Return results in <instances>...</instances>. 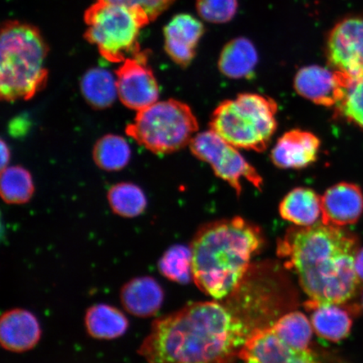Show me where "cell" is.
<instances>
[{
  "mask_svg": "<svg viewBox=\"0 0 363 363\" xmlns=\"http://www.w3.org/2000/svg\"><path fill=\"white\" fill-rule=\"evenodd\" d=\"M108 201L113 212L124 218H135L142 215L147 204L143 190L131 183L113 185L108 190Z\"/></svg>",
  "mask_w": 363,
  "mask_h": 363,
  "instance_id": "25",
  "label": "cell"
},
{
  "mask_svg": "<svg viewBox=\"0 0 363 363\" xmlns=\"http://www.w3.org/2000/svg\"><path fill=\"white\" fill-rule=\"evenodd\" d=\"M81 92L91 106L111 107L118 97L116 79L104 68H91L82 78Z\"/></svg>",
  "mask_w": 363,
  "mask_h": 363,
  "instance_id": "23",
  "label": "cell"
},
{
  "mask_svg": "<svg viewBox=\"0 0 363 363\" xmlns=\"http://www.w3.org/2000/svg\"><path fill=\"white\" fill-rule=\"evenodd\" d=\"M326 53L335 71L363 74V18H348L338 23L329 35Z\"/></svg>",
  "mask_w": 363,
  "mask_h": 363,
  "instance_id": "11",
  "label": "cell"
},
{
  "mask_svg": "<svg viewBox=\"0 0 363 363\" xmlns=\"http://www.w3.org/2000/svg\"><path fill=\"white\" fill-rule=\"evenodd\" d=\"M42 338L38 318L24 308L4 312L0 320V342L4 350L23 353L36 347Z\"/></svg>",
  "mask_w": 363,
  "mask_h": 363,
  "instance_id": "14",
  "label": "cell"
},
{
  "mask_svg": "<svg viewBox=\"0 0 363 363\" xmlns=\"http://www.w3.org/2000/svg\"><path fill=\"white\" fill-rule=\"evenodd\" d=\"M258 62L257 49L247 38L231 40L222 50L218 67L222 74L233 79H250Z\"/></svg>",
  "mask_w": 363,
  "mask_h": 363,
  "instance_id": "18",
  "label": "cell"
},
{
  "mask_svg": "<svg viewBox=\"0 0 363 363\" xmlns=\"http://www.w3.org/2000/svg\"><path fill=\"white\" fill-rule=\"evenodd\" d=\"M48 47L35 26L4 23L0 38V96L2 101H28L47 85Z\"/></svg>",
  "mask_w": 363,
  "mask_h": 363,
  "instance_id": "4",
  "label": "cell"
},
{
  "mask_svg": "<svg viewBox=\"0 0 363 363\" xmlns=\"http://www.w3.org/2000/svg\"><path fill=\"white\" fill-rule=\"evenodd\" d=\"M198 130L191 108L176 99H167L138 111L125 133L150 152L169 154L187 147Z\"/></svg>",
  "mask_w": 363,
  "mask_h": 363,
  "instance_id": "7",
  "label": "cell"
},
{
  "mask_svg": "<svg viewBox=\"0 0 363 363\" xmlns=\"http://www.w3.org/2000/svg\"><path fill=\"white\" fill-rule=\"evenodd\" d=\"M362 308H363V296H362Z\"/></svg>",
  "mask_w": 363,
  "mask_h": 363,
  "instance_id": "33",
  "label": "cell"
},
{
  "mask_svg": "<svg viewBox=\"0 0 363 363\" xmlns=\"http://www.w3.org/2000/svg\"><path fill=\"white\" fill-rule=\"evenodd\" d=\"M84 325L91 337L111 340L120 338L126 333L129 320L119 308L97 303L86 311Z\"/></svg>",
  "mask_w": 363,
  "mask_h": 363,
  "instance_id": "19",
  "label": "cell"
},
{
  "mask_svg": "<svg viewBox=\"0 0 363 363\" xmlns=\"http://www.w3.org/2000/svg\"><path fill=\"white\" fill-rule=\"evenodd\" d=\"M357 246L355 235L324 223L291 227L279 240L278 255L310 298L307 310L343 305L355 296L361 281L355 269Z\"/></svg>",
  "mask_w": 363,
  "mask_h": 363,
  "instance_id": "2",
  "label": "cell"
},
{
  "mask_svg": "<svg viewBox=\"0 0 363 363\" xmlns=\"http://www.w3.org/2000/svg\"><path fill=\"white\" fill-rule=\"evenodd\" d=\"M262 245L259 227L242 217L202 225L190 245L195 284L216 299L228 296L242 282Z\"/></svg>",
  "mask_w": 363,
  "mask_h": 363,
  "instance_id": "3",
  "label": "cell"
},
{
  "mask_svg": "<svg viewBox=\"0 0 363 363\" xmlns=\"http://www.w3.org/2000/svg\"><path fill=\"white\" fill-rule=\"evenodd\" d=\"M239 358L244 363H321L310 349L294 347L286 342L272 326L254 330Z\"/></svg>",
  "mask_w": 363,
  "mask_h": 363,
  "instance_id": "10",
  "label": "cell"
},
{
  "mask_svg": "<svg viewBox=\"0 0 363 363\" xmlns=\"http://www.w3.org/2000/svg\"><path fill=\"white\" fill-rule=\"evenodd\" d=\"M120 296L125 310L139 318L155 316L164 301L162 286L151 276L130 280L121 288Z\"/></svg>",
  "mask_w": 363,
  "mask_h": 363,
  "instance_id": "17",
  "label": "cell"
},
{
  "mask_svg": "<svg viewBox=\"0 0 363 363\" xmlns=\"http://www.w3.org/2000/svg\"><path fill=\"white\" fill-rule=\"evenodd\" d=\"M363 212V194L358 186L340 183L321 197L322 223L335 226L355 224Z\"/></svg>",
  "mask_w": 363,
  "mask_h": 363,
  "instance_id": "12",
  "label": "cell"
},
{
  "mask_svg": "<svg viewBox=\"0 0 363 363\" xmlns=\"http://www.w3.org/2000/svg\"><path fill=\"white\" fill-rule=\"evenodd\" d=\"M337 72L340 93L335 104V115L363 129V74Z\"/></svg>",
  "mask_w": 363,
  "mask_h": 363,
  "instance_id": "22",
  "label": "cell"
},
{
  "mask_svg": "<svg viewBox=\"0 0 363 363\" xmlns=\"http://www.w3.org/2000/svg\"><path fill=\"white\" fill-rule=\"evenodd\" d=\"M129 8L138 9L147 13L150 21L157 18L169 8L174 0H106Z\"/></svg>",
  "mask_w": 363,
  "mask_h": 363,
  "instance_id": "30",
  "label": "cell"
},
{
  "mask_svg": "<svg viewBox=\"0 0 363 363\" xmlns=\"http://www.w3.org/2000/svg\"><path fill=\"white\" fill-rule=\"evenodd\" d=\"M286 342L299 349H308L312 337V324L301 312H292L280 318L272 326Z\"/></svg>",
  "mask_w": 363,
  "mask_h": 363,
  "instance_id": "28",
  "label": "cell"
},
{
  "mask_svg": "<svg viewBox=\"0 0 363 363\" xmlns=\"http://www.w3.org/2000/svg\"><path fill=\"white\" fill-rule=\"evenodd\" d=\"M197 10L204 21L225 23L235 16L238 0H197Z\"/></svg>",
  "mask_w": 363,
  "mask_h": 363,
  "instance_id": "29",
  "label": "cell"
},
{
  "mask_svg": "<svg viewBox=\"0 0 363 363\" xmlns=\"http://www.w3.org/2000/svg\"><path fill=\"white\" fill-rule=\"evenodd\" d=\"M189 147L193 155L208 163L215 174L226 182L238 196L242 194L243 179L250 182L257 189H262L263 180L255 167L250 164L237 147L214 131L211 130L195 135Z\"/></svg>",
  "mask_w": 363,
  "mask_h": 363,
  "instance_id": "8",
  "label": "cell"
},
{
  "mask_svg": "<svg viewBox=\"0 0 363 363\" xmlns=\"http://www.w3.org/2000/svg\"><path fill=\"white\" fill-rule=\"evenodd\" d=\"M1 170H3L8 167L11 158L10 149H9L4 140H1Z\"/></svg>",
  "mask_w": 363,
  "mask_h": 363,
  "instance_id": "32",
  "label": "cell"
},
{
  "mask_svg": "<svg viewBox=\"0 0 363 363\" xmlns=\"http://www.w3.org/2000/svg\"><path fill=\"white\" fill-rule=\"evenodd\" d=\"M311 316L313 329L319 337L338 342L350 334L352 317L350 308L343 305H325L314 308Z\"/></svg>",
  "mask_w": 363,
  "mask_h": 363,
  "instance_id": "21",
  "label": "cell"
},
{
  "mask_svg": "<svg viewBox=\"0 0 363 363\" xmlns=\"http://www.w3.org/2000/svg\"><path fill=\"white\" fill-rule=\"evenodd\" d=\"M278 104L257 94H242L213 112L211 130L233 147L264 152L277 130Z\"/></svg>",
  "mask_w": 363,
  "mask_h": 363,
  "instance_id": "5",
  "label": "cell"
},
{
  "mask_svg": "<svg viewBox=\"0 0 363 363\" xmlns=\"http://www.w3.org/2000/svg\"><path fill=\"white\" fill-rule=\"evenodd\" d=\"M253 330L219 302H195L154 320L138 353L147 363H235Z\"/></svg>",
  "mask_w": 363,
  "mask_h": 363,
  "instance_id": "1",
  "label": "cell"
},
{
  "mask_svg": "<svg viewBox=\"0 0 363 363\" xmlns=\"http://www.w3.org/2000/svg\"><path fill=\"white\" fill-rule=\"evenodd\" d=\"M85 38L108 62H124L138 57L140 29L149 24L147 13L138 9L97 0L84 13Z\"/></svg>",
  "mask_w": 363,
  "mask_h": 363,
  "instance_id": "6",
  "label": "cell"
},
{
  "mask_svg": "<svg viewBox=\"0 0 363 363\" xmlns=\"http://www.w3.org/2000/svg\"><path fill=\"white\" fill-rule=\"evenodd\" d=\"M294 89L301 96L318 106L334 107L340 93L337 72L320 66L303 67L295 76Z\"/></svg>",
  "mask_w": 363,
  "mask_h": 363,
  "instance_id": "16",
  "label": "cell"
},
{
  "mask_svg": "<svg viewBox=\"0 0 363 363\" xmlns=\"http://www.w3.org/2000/svg\"><path fill=\"white\" fill-rule=\"evenodd\" d=\"M116 79L118 98L130 110L138 112L158 101L159 86L146 52L122 62Z\"/></svg>",
  "mask_w": 363,
  "mask_h": 363,
  "instance_id": "9",
  "label": "cell"
},
{
  "mask_svg": "<svg viewBox=\"0 0 363 363\" xmlns=\"http://www.w3.org/2000/svg\"><path fill=\"white\" fill-rule=\"evenodd\" d=\"M203 31L202 23L192 16L180 13L174 16L164 29L167 55L181 67L189 66Z\"/></svg>",
  "mask_w": 363,
  "mask_h": 363,
  "instance_id": "15",
  "label": "cell"
},
{
  "mask_svg": "<svg viewBox=\"0 0 363 363\" xmlns=\"http://www.w3.org/2000/svg\"><path fill=\"white\" fill-rule=\"evenodd\" d=\"M158 269L172 282L185 284L192 278L191 249L174 245L167 249L158 262Z\"/></svg>",
  "mask_w": 363,
  "mask_h": 363,
  "instance_id": "27",
  "label": "cell"
},
{
  "mask_svg": "<svg viewBox=\"0 0 363 363\" xmlns=\"http://www.w3.org/2000/svg\"><path fill=\"white\" fill-rule=\"evenodd\" d=\"M279 213L295 225H315L321 216V197L311 189H294L281 202Z\"/></svg>",
  "mask_w": 363,
  "mask_h": 363,
  "instance_id": "20",
  "label": "cell"
},
{
  "mask_svg": "<svg viewBox=\"0 0 363 363\" xmlns=\"http://www.w3.org/2000/svg\"><path fill=\"white\" fill-rule=\"evenodd\" d=\"M1 171L0 190L3 201L10 204L29 202L35 190L30 172L20 166L7 167Z\"/></svg>",
  "mask_w": 363,
  "mask_h": 363,
  "instance_id": "26",
  "label": "cell"
},
{
  "mask_svg": "<svg viewBox=\"0 0 363 363\" xmlns=\"http://www.w3.org/2000/svg\"><path fill=\"white\" fill-rule=\"evenodd\" d=\"M355 269L358 278L363 281V248L358 249L355 257Z\"/></svg>",
  "mask_w": 363,
  "mask_h": 363,
  "instance_id": "31",
  "label": "cell"
},
{
  "mask_svg": "<svg viewBox=\"0 0 363 363\" xmlns=\"http://www.w3.org/2000/svg\"><path fill=\"white\" fill-rule=\"evenodd\" d=\"M320 140L315 134L292 130L284 134L271 152V160L282 169H302L317 160Z\"/></svg>",
  "mask_w": 363,
  "mask_h": 363,
  "instance_id": "13",
  "label": "cell"
},
{
  "mask_svg": "<svg viewBox=\"0 0 363 363\" xmlns=\"http://www.w3.org/2000/svg\"><path fill=\"white\" fill-rule=\"evenodd\" d=\"M93 157L99 169L119 171L128 165L131 151L128 143L122 136L106 135L94 145Z\"/></svg>",
  "mask_w": 363,
  "mask_h": 363,
  "instance_id": "24",
  "label": "cell"
}]
</instances>
